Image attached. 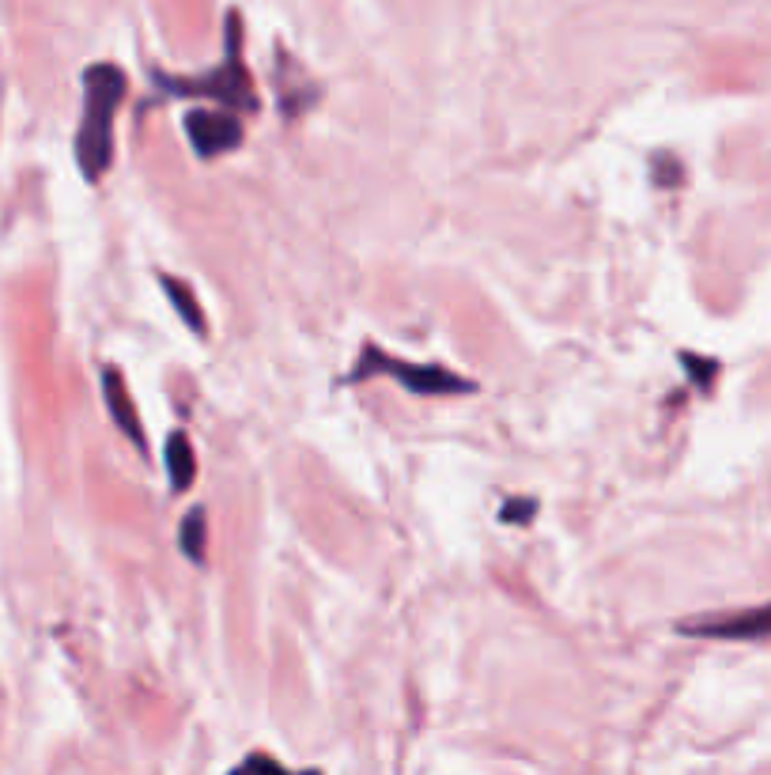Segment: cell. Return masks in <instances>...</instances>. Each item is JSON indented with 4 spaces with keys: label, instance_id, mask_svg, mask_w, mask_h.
<instances>
[{
    "label": "cell",
    "instance_id": "10",
    "mask_svg": "<svg viewBox=\"0 0 771 775\" xmlns=\"http://www.w3.org/2000/svg\"><path fill=\"white\" fill-rule=\"evenodd\" d=\"M534 515H537V499H526V496L507 499L503 510H500V518H503V523H511V526H526Z\"/></svg>",
    "mask_w": 771,
    "mask_h": 775
},
{
    "label": "cell",
    "instance_id": "4",
    "mask_svg": "<svg viewBox=\"0 0 771 775\" xmlns=\"http://www.w3.org/2000/svg\"><path fill=\"white\" fill-rule=\"evenodd\" d=\"M185 133H190L193 152H197L201 160H216V155L243 144V126H238V118L235 114H219V110H190L185 114Z\"/></svg>",
    "mask_w": 771,
    "mask_h": 775
},
{
    "label": "cell",
    "instance_id": "3",
    "mask_svg": "<svg viewBox=\"0 0 771 775\" xmlns=\"http://www.w3.org/2000/svg\"><path fill=\"white\" fill-rule=\"evenodd\" d=\"M371 375H389L413 394H424V398H436V394H469L473 383H465L462 375L447 372V367H436V364H405V359H394L386 356L383 348L367 345L360 356V364L352 367L344 383H367Z\"/></svg>",
    "mask_w": 771,
    "mask_h": 775
},
{
    "label": "cell",
    "instance_id": "5",
    "mask_svg": "<svg viewBox=\"0 0 771 775\" xmlns=\"http://www.w3.org/2000/svg\"><path fill=\"white\" fill-rule=\"evenodd\" d=\"M685 636H707V639H764L771 636V605H757V610L726 613V616H707V621H685L681 624Z\"/></svg>",
    "mask_w": 771,
    "mask_h": 775
},
{
    "label": "cell",
    "instance_id": "7",
    "mask_svg": "<svg viewBox=\"0 0 771 775\" xmlns=\"http://www.w3.org/2000/svg\"><path fill=\"white\" fill-rule=\"evenodd\" d=\"M167 470H171L174 492H185L193 484L197 462H193V446H190V439H185V431H171V439H167Z\"/></svg>",
    "mask_w": 771,
    "mask_h": 775
},
{
    "label": "cell",
    "instance_id": "9",
    "mask_svg": "<svg viewBox=\"0 0 771 775\" xmlns=\"http://www.w3.org/2000/svg\"><path fill=\"white\" fill-rule=\"evenodd\" d=\"M159 280H163V292H167V299H171V303L179 306L182 322L190 325L193 333H205V314H201L197 299L190 295V284H182V280H174V277H159Z\"/></svg>",
    "mask_w": 771,
    "mask_h": 775
},
{
    "label": "cell",
    "instance_id": "12",
    "mask_svg": "<svg viewBox=\"0 0 771 775\" xmlns=\"http://www.w3.org/2000/svg\"><path fill=\"white\" fill-rule=\"evenodd\" d=\"M243 768H280L272 756H250V761H243Z\"/></svg>",
    "mask_w": 771,
    "mask_h": 775
},
{
    "label": "cell",
    "instance_id": "2",
    "mask_svg": "<svg viewBox=\"0 0 771 775\" xmlns=\"http://www.w3.org/2000/svg\"><path fill=\"white\" fill-rule=\"evenodd\" d=\"M159 87H167L171 95H205V99H219L227 110H257V95L250 84V73L243 65V15L227 12V57L219 68H212L208 76L197 80H174V76H156Z\"/></svg>",
    "mask_w": 771,
    "mask_h": 775
},
{
    "label": "cell",
    "instance_id": "11",
    "mask_svg": "<svg viewBox=\"0 0 771 775\" xmlns=\"http://www.w3.org/2000/svg\"><path fill=\"white\" fill-rule=\"evenodd\" d=\"M681 364H685L688 372L696 375V386H704V390H707V386H711V375L719 372V364H715V359H704V364H699V359H696V356H688V352H685V356H681Z\"/></svg>",
    "mask_w": 771,
    "mask_h": 775
},
{
    "label": "cell",
    "instance_id": "8",
    "mask_svg": "<svg viewBox=\"0 0 771 775\" xmlns=\"http://www.w3.org/2000/svg\"><path fill=\"white\" fill-rule=\"evenodd\" d=\"M208 515H205V507H193L190 515L182 518V534H179V541H182V552L190 557L193 563H205V549H208Z\"/></svg>",
    "mask_w": 771,
    "mask_h": 775
},
{
    "label": "cell",
    "instance_id": "1",
    "mask_svg": "<svg viewBox=\"0 0 771 775\" xmlns=\"http://www.w3.org/2000/svg\"><path fill=\"white\" fill-rule=\"evenodd\" d=\"M126 99V73L118 65H92L84 73V121L76 133V163L87 182H99L114 160V110Z\"/></svg>",
    "mask_w": 771,
    "mask_h": 775
},
{
    "label": "cell",
    "instance_id": "6",
    "mask_svg": "<svg viewBox=\"0 0 771 775\" xmlns=\"http://www.w3.org/2000/svg\"><path fill=\"white\" fill-rule=\"evenodd\" d=\"M103 394H106V405H110L114 424L126 431L137 451H144V446H148L144 424H140L137 409H132V398H129V390H126V378H121L118 367H106V372H103Z\"/></svg>",
    "mask_w": 771,
    "mask_h": 775
}]
</instances>
